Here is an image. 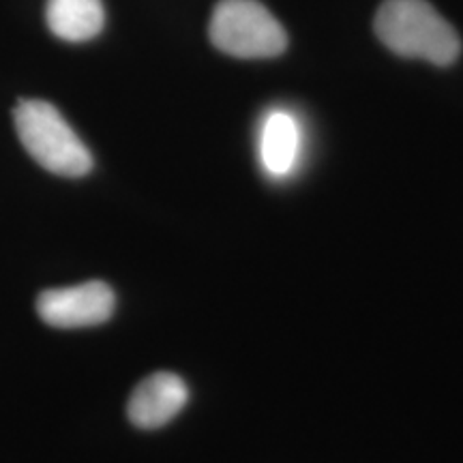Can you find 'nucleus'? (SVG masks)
Segmentation results:
<instances>
[{
  "mask_svg": "<svg viewBox=\"0 0 463 463\" xmlns=\"http://www.w3.org/2000/svg\"><path fill=\"white\" fill-rule=\"evenodd\" d=\"M45 22L62 42L84 43L103 31L106 9L103 0H48Z\"/></svg>",
  "mask_w": 463,
  "mask_h": 463,
  "instance_id": "nucleus-7",
  "label": "nucleus"
},
{
  "mask_svg": "<svg viewBox=\"0 0 463 463\" xmlns=\"http://www.w3.org/2000/svg\"><path fill=\"white\" fill-rule=\"evenodd\" d=\"M114 289L103 281L45 289L37 298V314L54 328H89L108 322L114 314Z\"/></svg>",
  "mask_w": 463,
  "mask_h": 463,
  "instance_id": "nucleus-4",
  "label": "nucleus"
},
{
  "mask_svg": "<svg viewBox=\"0 0 463 463\" xmlns=\"http://www.w3.org/2000/svg\"><path fill=\"white\" fill-rule=\"evenodd\" d=\"M189 402V389L176 373L159 372L136 386L127 403L129 420L140 430H159Z\"/></svg>",
  "mask_w": 463,
  "mask_h": 463,
  "instance_id": "nucleus-6",
  "label": "nucleus"
},
{
  "mask_svg": "<svg viewBox=\"0 0 463 463\" xmlns=\"http://www.w3.org/2000/svg\"><path fill=\"white\" fill-rule=\"evenodd\" d=\"M15 133L26 153L56 176L80 178L92 170V155L65 116L48 101L24 99L14 109Z\"/></svg>",
  "mask_w": 463,
  "mask_h": 463,
  "instance_id": "nucleus-2",
  "label": "nucleus"
},
{
  "mask_svg": "<svg viewBox=\"0 0 463 463\" xmlns=\"http://www.w3.org/2000/svg\"><path fill=\"white\" fill-rule=\"evenodd\" d=\"M258 157L266 176L283 181L297 172L303 157V127L289 109L266 112L258 136Z\"/></svg>",
  "mask_w": 463,
  "mask_h": 463,
  "instance_id": "nucleus-5",
  "label": "nucleus"
},
{
  "mask_svg": "<svg viewBox=\"0 0 463 463\" xmlns=\"http://www.w3.org/2000/svg\"><path fill=\"white\" fill-rule=\"evenodd\" d=\"M373 26L380 42L399 56L438 67L453 65L459 58V34L427 0H384Z\"/></svg>",
  "mask_w": 463,
  "mask_h": 463,
  "instance_id": "nucleus-1",
  "label": "nucleus"
},
{
  "mask_svg": "<svg viewBox=\"0 0 463 463\" xmlns=\"http://www.w3.org/2000/svg\"><path fill=\"white\" fill-rule=\"evenodd\" d=\"M208 33L217 50L234 58H275L288 48L286 28L258 0H222Z\"/></svg>",
  "mask_w": 463,
  "mask_h": 463,
  "instance_id": "nucleus-3",
  "label": "nucleus"
}]
</instances>
